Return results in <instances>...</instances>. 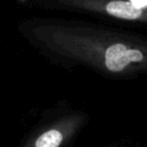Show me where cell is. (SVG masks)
Here are the masks:
<instances>
[{
	"label": "cell",
	"mask_w": 147,
	"mask_h": 147,
	"mask_svg": "<svg viewBox=\"0 0 147 147\" xmlns=\"http://www.w3.org/2000/svg\"><path fill=\"white\" fill-rule=\"evenodd\" d=\"M76 130L74 122H62L45 129L42 132L29 140L24 147H61Z\"/></svg>",
	"instance_id": "obj_1"
},
{
	"label": "cell",
	"mask_w": 147,
	"mask_h": 147,
	"mask_svg": "<svg viewBox=\"0 0 147 147\" xmlns=\"http://www.w3.org/2000/svg\"><path fill=\"white\" fill-rule=\"evenodd\" d=\"M144 57L138 49H129L123 44L109 46L105 54V64L110 71H121L131 62H139Z\"/></svg>",
	"instance_id": "obj_2"
},
{
	"label": "cell",
	"mask_w": 147,
	"mask_h": 147,
	"mask_svg": "<svg viewBox=\"0 0 147 147\" xmlns=\"http://www.w3.org/2000/svg\"><path fill=\"white\" fill-rule=\"evenodd\" d=\"M106 10L116 17L119 18H126V20H134L140 17L141 15V8L134 6L131 1H111L107 5Z\"/></svg>",
	"instance_id": "obj_3"
},
{
	"label": "cell",
	"mask_w": 147,
	"mask_h": 147,
	"mask_svg": "<svg viewBox=\"0 0 147 147\" xmlns=\"http://www.w3.org/2000/svg\"><path fill=\"white\" fill-rule=\"evenodd\" d=\"M134 6L139 7V8H144L147 6V0H130Z\"/></svg>",
	"instance_id": "obj_4"
}]
</instances>
